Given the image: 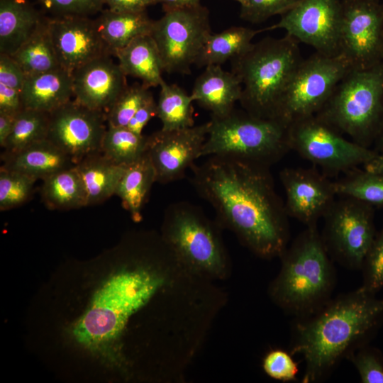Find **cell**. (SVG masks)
<instances>
[{
	"mask_svg": "<svg viewBox=\"0 0 383 383\" xmlns=\"http://www.w3.org/2000/svg\"><path fill=\"white\" fill-rule=\"evenodd\" d=\"M299 42L286 34L253 43L249 50L231 60L239 78L243 109L254 116L273 119L281 97L304 59Z\"/></svg>",
	"mask_w": 383,
	"mask_h": 383,
	"instance_id": "277c9868",
	"label": "cell"
},
{
	"mask_svg": "<svg viewBox=\"0 0 383 383\" xmlns=\"http://www.w3.org/2000/svg\"><path fill=\"white\" fill-rule=\"evenodd\" d=\"M75 167L85 187L87 206L101 204L115 195L126 169L113 163L101 152L87 156Z\"/></svg>",
	"mask_w": 383,
	"mask_h": 383,
	"instance_id": "d4e9b609",
	"label": "cell"
},
{
	"mask_svg": "<svg viewBox=\"0 0 383 383\" xmlns=\"http://www.w3.org/2000/svg\"><path fill=\"white\" fill-rule=\"evenodd\" d=\"M45 18L27 0H0V54L12 55Z\"/></svg>",
	"mask_w": 383,
	"mask_h": 383,
	"instance_id": "7402d4cb",
	"label": "cell"
},
{
	"mask_svg": "<svg viewBox=\"0 0 383 383\" xmlns=\"http://www.w3.org/2000/svg\"><path fill=\"white\" fill-rule=\"evenodd\" d=\"M21 94L24 109L50 113L74 97L72 74L61 67L26 77Z\"/></svg>",
	"mask_w": 383,
	"mask_h": 383,
	"instance_id": "ffe728a7",
	"label": "cell"
},
{
	"mask_svg": "<svg viewBox=\"0 0 383 383\" xmlns=\"http://www.w3.org/2000/svg\"><path fill=\"white\" fill-rule=\"evenodd\" d=\"M16 116L0 112V146L4 148L15 123Z\"/></svg>",
	"mask_w": 383,
	"mask_h": 383,
	"instance_id": "f6af8a7d",
	"label": "cell"
},
{
	"mask_svg": "<svg viewBox=\"0 0 383 383\" xmlns=\"http://www.w3.org/2000/svg\"><path fill=\"white\" fill-rule=\"evenodd\" d=\"M26 74L9 55L0 54V83L21 91Z\"/></svg>",
	"mask_w": 383,
	"mask_h": 383,
	"instance_id": "60d3db41",
	"label": "cell"
},
{
	"mask_svg": "<svg viewBox=\"0 0 383 383\" xmlns=\"http://www.w3.org/2000/svg\"><path fill=\"white\" fill-rule=\"evenodd\" d=\"M23 109L21 91L0 83V112L16 116Z\"/></svg>",
	"mask_w": 383,
	"mask_h": 383,
	"instance_id": "7bdbcfd3",
	"label": "cell"
},
{
	"mask_svg": "<svg viewBox=\"0 0 383 383\" xmlns=\"http://www.w3.org/2000/svg\"><path fill=\"white\" fill-rule=\"evenodd\" d=\"M341 0H301L265 30L284 29L299 43L327 56L338 54Z\"/></svg>",
	"mask_w": 383,
	"mask_h": 383,
	"instance_id": "5bb4252c",
	"label": "cell"
},
{
	"mask_svg": "<svg viewBox=\"0 0 383 383\" xmlns=\"http://www.w3.org/2000/svg\"><path fill=\"white\" fill-rule=\"evenodd\" d=\"M382 113L383 62L369 69H350L316 115L355 143L370 148Z\"/></svg>",
	"mask_w": 383,
	"mask_h": 383,
	"instance_id": "8992f818",
	"label": "cell"
},
{
	"mask_svg": "<svg viewBox=\"0 0 383 383\" xmlns=\"http://www.w3.org/2000/svg\"><path fill=\"white\" fill-rule=\"evenodd\" d=\"M108 9L115 12H139L154 4L153 0H104Z\"/></svg>",
	"mask_w": 383,
	"mask_h": 383,
	"instance_id": "ee69618b",
	"label": "cell"
},
{
	"mask_svg": "<svg viewBox=\"0 0 383 383\" xmlns=\"http://www.w3.org/2000/svg\"><path fill=\"white\" fill-rule=\"evenodd\" d=\"M362 284L366 291L376 294L383 287V224L367 252L362 268Z\"/></svg>",
	"mask_w": 383,
	"mask_h": 383,
	"instance_id": "8d00e7d4",
	"label": "cell"
},
{
	"mask_svg": "<svg viewBox=\"0 0 383 383\" xmlns=\"http://www.w3.org/2000/svg\"><path fill=\"white\" fill-rule=\"evenodd\" d=\"M49 113L23 109L16 116L13 130L1 155L17 152L26 147L47 139Z\"/></svg>",
	"mask_w": 383,
	"mask_h": 383,
	"instance_id": "d6a6232c",
	"label": "cell"
},
{
	"mask_svg": "<svg viewBox=\"0 0 383 383\" xmlns=\"http://www.w3.org/2000/svg\"><path fill=\"white\" fill-rule=\"evenodd\" d=\"M368 172L383 174V152L378 153L371 161L363 166Z\"/></svg>",
	"mask_w": 383,
	"mask_h": 383,
	"instance_id": "7dc6e473",
	"label": "cell"
},
{
	"mask_svg": "<svg viewBox=\"0 0 383 383\" xmlns=\"http://www.w3.org/2000/svg\"><path fill=\"white\" fill-rule=\"evenodd\" d=\"M287 130L291 150L321 167L327 175L345 173L364 166L378 154L374 150L345 139L316 115L291 124Z\"/></svg>",
	"mask_w": 383,
	"mask_h": 383,
	"instance_id": "9c48e42d",
	"label": "cell"
},
{
	"mask_svg": "<svg viewBox=\"0 0 383 383\" xmlns=\"http://www.w3.org/2000/svg\"><path fill=\"white\" fill-rule=\"evenodd\" d=\"M270 167L211 155L191 167V183L215 211L221 228L233 232L257 257H280L290 238L289 216L275 190Z\"/></svg>",
	"mask_w": 383,
	"mask_h": 383,
	"instance_id": "6da1fadb",
	"label": "cell"
},
{
	"mask_svg": "<svg viewBox=\"0 0 383 383\" xmlns=\"http://www.w3.org/2000/svg\"><path fill=\"white\" fill-rule=\"evenodd\" d=\"M20 65L26 77L61 68L50 33L48 17L11 55Z\"/></svg>",
	"mask_w": 383,
	"mask_h": 383,
	"instance_id": "f1b7e54d",
	"label": "cell"
},
{
	"mask_svg": "<svg viewBox=\"0 0 383 383\" xmlns=\"http://www.w3.org/2000/svg\"><path fill=\"white\" fill-rule=\"evenodd\" d=\"M37 180L24 173L1 167L0 210H10L27 202Z\"/></svg>",
	"mask_w": 383,
	"mask_h": 383,
	"instance_id": "836d02e7",
	"label": "cell"
},
{
	"mask_svg": "<svg viewBox=\"0 0 383 383\" xmlns=\"http://www.w3.org/2000/svg\"><path fill=\"white\" fill-rule=\"evenodd\" d=\"M155 182L156 173L148 153L126 167L115 195L121 199L122 206L133 221L142 220V211Z\"/></svg>",
	"mask_w": 383,
	"mask_h": 383,
	"instance_id": "484cf974",
	"label": "cell"
},
{
	"mask_svg": "<svg viewBox=\"0 0 383 383\" xmlns=\"http://www.w3.org/2000/svg\"><path fill=\"white\" fill-rule=\"evenodd\" d=\"M42 181L41 200L48 209L71 210L87 206L85 187L75 166Z\"/></svg>",
	"mask_w": 383,
	"mask_h": 383,
	"instance_id": "4316f807",
	"label": "cell"
},
{
	"mask_svg": "<svg viewBox=\"0 0 383 383\" xmlns=\"http://www.w3.org/2000/svg\"><path fill=\"white\" fill-rule=\"evenodd\" d=\"M148 136L138 135L127 127L108 126L101 153L113 163L128 167L147 153Z\"/></svg>",
	"mask_w": 383,
	"mask_h": 383,
	"instance_id": "4dcf8cb0",
	"label": "cell"
},
{
	"mask_svg": "<svg viewBox=\"0 0 383 383\" xmlns=\"http://www.w3.org/2000/svg\"><path fill=\"white\" fill-rule=\"evenodd\" d=\"M338 54L350 69L383 62V4L380 0H341Z\"/></svg>",
	"mask_w": 383,
	"mask_h": 383,
	"instance_id": "7c38bea8",
	"label": "cell"
},
{
	"mask_svg": "<svg viewBox=\"0 0 383 383\" xmlns=\"http://www.w3.org/2000/svg\"><path fill=\"white\" fill-rule=\"evenodd\" d=\"M234 1H238L240 4V7L244 6L247 3V0H234Z\"/></svg>",
	"mask_w": 383,
	"mask_h": 383,
	"instance_id": "681fc988",
	"label": "cell"
},
{
	"mask_svg": "<svg viewBox=\"0 0 383 383\" xmlns=\"http://www.w3.org/2000/svg\"><path fill=\"white\" fill-rule=\"evenodd\" d=\"M1 165L36 179L74 167L72 160L48 139L36 142L12 154L1 155Z\"/></svg>",
	"mask_w": 383,
	"mask_h": 383,
	"instance_id": "44dd1931",
	"label": "cell"
},
{
	"mask_svg": "<svg viewBox=\"0 0 383 383\" xmlns=\"http://www.w3.org/2000/svg\"><path fill=\"white\" fill-rule=\"evenodd\" d=\"M154 116H157V103L151 96L135 112L126 127L138 135H143L144 127Z\"/></svg>",
	"mask_w": 383,
	"mask_h": 383,
	"instance_id": "b9f144b4",
	"label": "cell"
},
{
	"mask_svg": "<svg viewBox=\"0 0 383 383\" xmlns=\"http://www.w3.org/2000/svg\"><path fill=\"white\" fill-rule=\"evenodd\" d=\"M222 229L199 206L177 201L166 208L160 235L188 269L217 282L228 279L232 269Z\"/></svg>",
	"mask_w": 383,
	"mask_h": 383,
	"instance_id": "5b68a950",
	"label": "cell"
},
{
	"mask_svg": "<svg viewBox=\"0 0 383 383\" xmlns=\"http://www.w3.org/2000/svg\"><path fill=\"white\" fill-rule=\"evenodd\" d=\"M301 0H247L240 7V18L252 23H259L269 18L282 15L295 6Z\"/></svg>",
	"mask_w": 383,
	"mask_h": 383,
	"instance_id": "ab89813d",
	"label": "cell"
},
{
	"mask_svg": "<svg viewBox=\"0 0 383 383\" xmlns=\"http://www.w3.org/2000/svg\"><path fill=\"white\" fill-rule=\"evenodd\" d=\"M209 127L210 121L183 129H160L148 135L147 153L157 182L167 184L184 177L187 170L201 157Z\"/></svg>",
	"mask_w": 383,
	"mask_h": 383,
	"instance_id": "9a60e30c",
	"label": "cell"
},
{
	"mask_svg": "<svg viewBox=\"0 0 383 383\" xmlns=\"http://www.w3.org/2000/svg\"><path fill=\"white\" fill-rule=\"evenodd\" d=\"M211 33L209 10L201 4L165 11L150 33L164 72L189 74Z\"/></svg>",
	"mask_w": 383,
	"mask_h": 383,
	"instance_id": "8fae6325",
	"label": "cell"
},
{
	"mask_svg": "<svg viewBox=\"0 0 383 383\" xmlns=\"http://www.w3.org/2000/svg\"><path fill=\"white\" fill-rule=\"evenodd\" d=\"M382 325L383 299L361 287L299 318L290 353L304 360L302 382L326 378L342 359L368 344Z\"/></svg>",
	"mask_w": 383,
	"mask_h": 383,
	"instance_id": "7a4b0ae2",
	"label": "cell"
},
{
	"mask_svg": "<svg viewBox=\"0 0 383 383\" xmlns=\"http://www.w3.org/2000/svg\"><path fill=\"white\" fill-rule=\"evenodd\" d=\"M242 94V84L232 71L221 65L205 67L195 80L191 96L194 101L210 111L211 117H223L234 109Z\"/></svg>",
	"mask_w": 383,
	"mask_h": 383,
	"instance_id": "d6986e66",
	"label": "cell"
},
{
	"mask_svg": "<svg viewBox=\"0 0 383 383\" xmlns=\"http://www.w3.org/2000/svg\"><path fill=\"white\" fill-rule=\"evenodd\" d=\"M143 84L128 85L106 114L108 126L126 127L139 108L151 96Z\"/></svg>",
	"mask_w": 383,
	"mask_h": 383,
	"instance_id": "e575fe53",
	"label": "cell"
},
{
	"mask_svg": "<svg viewBox=\"0 0 383 383\" xmlns=\"http://www.w3.org/2000/svg\"><path fill=\"white\" fill-rule=\"evenodd\" d=\"M41 9L50 17L86 16L100 13L104 9V0H37Z\"/></svg>",
	"mask_w": 383,
	"mask_h": 383,
	"instance_id": "74e56055",
	"label": "cell"
},
{
	"mask_svg": "<svg viewBox=\"0 0 383 383\" xmlns=\"http://www.w3.org/2000/svg\"><path fill=\"white\" fill-rule=\"evenodd\" d=\"M95 21L111 55L136 38L150 35L154 23L145 11L115 12L109 9H104Z\"/></svg>",
	"mask_w": 383,
	"mask_h": 383,
	"instance_id": "cb8c5ba5",
	"label": "cell"
},
{
	"mask_svg": "<svg viewBox=\"0 0 383 383\" xmlns=\"http://www.w3.org/2000/svg\"><path fill=\"white\" fill-rule=\"evenodd\" d=\"M111 55L97 57L72 74L74 100L106 114L116 98L128 85L126 75Z\"/></svg>",
	"mask_w": 383,
	"mask_h": 383,
	"instance_id": "ac0fdd59",
	"label": "cell"
},
{
	"mask_svg": "<svg viewBox=\"0 0 383 383\" xmlns=\"http://www.w3.org/2000/svg\"><path fill=\"white\" fill-rule=\"evenodd\" d=\"M374 145L375 148L374 149L377 153L383 152V113L381 120V123L379 129V132Z\"/></svg>",
	"mask_w": 383,
	"mask_h": 383,
	"instance_id": "c3c4849f",
	"label": "cell"
},
{
	"mask_svg": "<svg viewBox=\"0 0 383 383\" xmlns=\"http://www.w3.org/2000/svg\"><path fill=\"white\" fill-rule=\"evenodd\" d=\"M346 358L357 370L361 382L383 383V353L368 344L351 352Z\"/></svg>",
	"mask_w": 383,
	"mask_h": 383,
	"instance_id": "d590c367",
	"label": "cell"
},
{
	"mask_svg": "<svg viewBox=\"0 0 383 383\" xmlns=\"http://www.w3.org/2000/svg\"><path fill=\"white\" fill-rule=\"evenodd\" d=\"M345 174L333 181L338 196L353 198L373 207H383V174L358 167Z\"/></svg>",
	"mask_w": 383,
	"mask_h": 383,
	"instance_id": "1f68e13d",
	"label": "cell"
},
{
	"mask_svg": "<svg viewBox=\"0 0 383 383\" xmlns=\"http://www.w3.org/2000/svg\"><path fill=\"white\" fill-rule=\"evenodd\" d=\"M279 178L287 215L306 226H317L335 200L333 181L315 168L302 167L284 168Z\"/></svg>",
	"mask_w": 383,
	"mask_h": 383,
	"instance_id": "2e32d148",
	"label": "cell"
},
{
	"mask_svg": "<svg viewBox=\"0 0 383 383\" xmlns=\"http://www.w3.org/2000/svg\"><path fill=\"white\" fill-rule=\"evenodd\" d=\"M340 197L323 218L321 238L333 260L347 269L360 270L377 235L374 207Z\"/></svg>",
	"mask_w": 383,
	"mask_h": 383,
	"instance_id": "30bf717a",
	"label": "cell"
},
{
	"mask_svg": "<svg viewBox=\"0 0 383 383\" xmlns=\"http://www.w3.org/2000/svg\"><path fill=\"white\" fill-rule=\"evenodd\" d=\"M263 31L243 26H232L218 33H211L206 39L195 65H221L250 48L255 36Z\"/></svg>",
	"mask_w": 383,
	"mask_h": 383,
	"instance_id": "83f0119b",
	"label": "cell"
},
{
	"mask_svg": "<svg viewBox=\"0 0 383 383\" xmlns=\"http://www.w3.org/2000/svg\"><path fill=\"white\" fill-rule=\"evenodd\" d=\"M350 69L340 55L327 56L316 52L303 59L281 97L273 119L288 128L316 115Z\"/></svg>",
	"mask_w": 383,
	"mask_h": 383,
	"instance_id": "ba28073f",
	"label": "cell"
},
{
	"mask_svg": "<svg viewBox=\"0 0 383 383\" xmlns=\"http://www.w3.org/2000/svg\"><path fill=\"white\" fill-rule=\"evenodd\" d=\"M106 123L105 113L70 100L49 113L47 139L77 165L87 156L101 152Z\"/></svg>",
	"mask_w": 383,
	"mask_h": 383,
	"instance_id": "4fadbf2b",
	"label": "cell"
},
{
	"mask_svg": "<svg viewBox=\"0 0 383 383\" xmlns=\"http://www.w3.org/2000/svg\"><path fill=\"white\" fill-rule=\"evenodd\" d=\"M154 4L162 5L165 11L200 4V0H153Z\"/></svg>",
	"mask_w": 383,
	"mask_h": 383,
	"instance_id": "bcb514c9",
	"label": "cell"
},
{
	"mask_svg": "<svg viewBox=\"0 0 383 383\" xmlns=\"http://www.w3.org/2000/svg\"><path fill=\"white\" fill-rule=\"evenodd\" d=\"M290 352L276 348L268 351L264 356L262 367L270 378L281 382L296 380L299 372L297 363Z\"/></svg>",
	"mask_w": 383,
	"mask_h": 383,
	"instance_id": "f35d334b",
	"label": "cell"
},
{
	"mask_svg": "<svg viewBox=\"0 0 383 383\" xmlns=\"http://www.w3.org/2000/svg\"><path fill=\"white\" fill-rule=\"evenodd\" d=\"M289 150L283 124L234 109L225 116L211 117L201 157H229L271 167Z\"/></svg>",
	"mask_w": 383,
	"mask_h": 383,
	"instance_id": "52a82bcc",
	"label": "cell"
},
{
	"mask_svg": "<svg viewBox=\"0 0 383 383\" xmlns=\"http://www.w3.org/2000/svg\"><path fill=\"white\" fill-rule=\"evenodd\" d=\"M157 103V116L162 123L161 129L173 131L194 126V102L188 94L177 84H161Z\"/></svg>",
	"mask_w": 383,
	"mask_h": 383,
	"instance_id": "f546056e",
	"label": "cell"
},
{
	"mask_svg": "<svg viewBox=\"0 0 383 383\" xmlns=\"http://www.w3.org/2000/svg\"><path fill=\"white\" fill-rule=\"evenodd\" d=\"M279 257L280 270L268 287L278 307L299 318L331 299L335 272L317 226H306Z\"/></svg>",
	"mask_w": 383,
	"mask_h": 383,
	"instance_id": "3957f363",
	"label": "cell"
},
{
	"mask_svg": "<svg viewBox=\"0 0 383 383\" xmlns=\"http://www.w3.org/2000/svg\"><path fill=\"white\" fill-rule=\"evenodd\" d=\"M114 56L126 76L138 78L148 88L160 86L164 72L157 46L150 35L136 38Z\"/></svg>",
	"mask_w": 383,
	"mask_h": 383,
	"instance_id": "603a6c76",
	"label": "cell"
},
{
	"mask_svg": "<svg viewBox=\"0 0 383 383\" xmlns=\"http://www.w3.org/2000/svg\"><path fill=\"white\" fill-rule=\"evenodd\" d=\"M48 23L60 66L65 70L72 73L97 57L111 55L95 19L48 17Z\"/></svg>",
	"mask_w": 383,
	"mask_h": 383,
	"instance_id": "e0dca14e",
	"label": "cell"
}]
</instances>
